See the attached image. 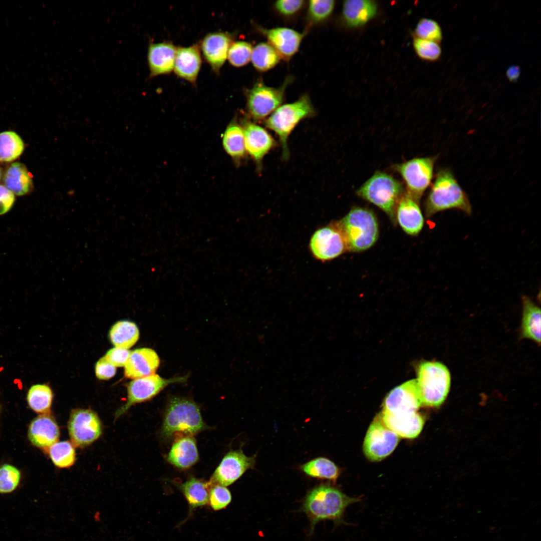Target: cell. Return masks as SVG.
Wrapping results in <instances>:
<instances>
[{"mask_svg":"<svg viewBox=\"0 0 541 541\" xmlns=\"http://www.w3.org/2000/svg\"><path fill=\"white\" fill-rule=\"evenodd\" d=\"M253 47L246 41L233 42L230 46L227 54L229 63L235 67H243L251 60Z\"/></svg>","mask_w":541,"mask_h":541,"instance_id":"38","label":"cell"},{"mask_svg":"<svg viewBox=\"0 0 541 541\" xmlns=\"http://www.w3.org/2000/svg\"><path fill=\"white\" fill-rule=\"evenodd\" d=\"M53 399V391L50 387L45 384L32 385L27 395V400L30 408L35 412L42 414L49 413Z\"/></svg>","mask_w":541,"mask_h":541,"instance_id":"33","label":"cell"},{"mask_svg":"<svg viewBox=\"0 0 541 541\" xmlns=\"http://www.w3.org/2000/svg\"><path fill=\"white\" fill-rule=\"evenodd\" d=\"M207 428L195 402L181 397L169 400L160 432L163 439L168 440L178 433L193 435Z\"/></svg>","mask_w":541,"mask_h":541,"instance_id":"3","label":"cell"},{"mask_svg":"<svg viewBox=\"0 0 541 541\" xmlns=\"http://www.w3.org/2000/svg\"><path fill=\"white\" fill-rule=\"evenodd\" d=\"M301 470L307 476L322 479H327L336 483L341 473L340 468L332 460L318 457L302 464Z\"/></svg>","mask_w":541,"mask_h":541,"instance_id":"30","label":"cell"},{"mask_svg":"<svg viewBox=\"0 0 541 541\" xmlns=\"http://www.w3.org/2000/svg\"><path fill=\"white\" fill-rule=\"evenodd\" d=\"M403 191L399 181L388 173L378 171L358 189L357 194L381 209L394 220L396 208Z\"/></svg>","mask_w":541,"mask_h":541,"instance_id":"7","label":"cell"},{"mask_svg":"<svg viewBox=\"0 0 541 541\" xmlns=\"http://www.w3.org/2000/svg\"><path fill=\"white\" fill-rule=\"evenodd\" d=\"M223 145L225 151L236 159L244 157L245 147L243 130L236 123L230 124L225 131Z\"/></svg>","mask_w":541,"mask_h":541,"instance_id":"34","label":"cell"},{"mask_svg":"<svg viewBox=\"0 0 541 541\" xmlns=\"http://www.w3.org/2000/svg\"><path fill=\"white\" fill-rule=\"evenodd\" d=\"M15 200L14 194L5 186L0 185V215L11 209Z\"/></svg>","mask_w":541,"mask_h":541,"instance_id":"46","label":"cell"},{"mask_svg":"<svg viewBox=\"0 0 541 541\" xmlns=\"http://www.w3.org/2000/svg\"><path fill=\"white\" fill-rule=\"evenodd\" d=\"M282 60L276 50L267 42H261L253 47L250 61L258 72H265L275 68Z\"/></svg>","mask_w":541,"mask_h":541,"instance_id":"32","label":"cell"},{"mask_svg":"<svg viewBox=\"0 0 541 541\" xmlns=\"http://www.w3.org/2000/svg\"><path fill=\"white\" fill-rule=\"evenodd\" d=\"M336 224L344 236L347 250L351 251L359 252L369 248L378 237L376 217L366 208H352Z\"/></svg>","mask_w":541,"mask_h":541,"instance_id":"5","label":"cell"},{"mask_svg":"<svg viewBox=\"0 0 541 541\" xmlns=\"http://www.w3.org/2000/svg\"><path fill=\"white\" fill-rule=\"evenodd\" d=\"M177 486L187 500L189 510H192L208 503L210 487L208 481L191 476Z\"/></svg>","mask_w":541,"mask_h":541,"instance_id":"28","label":"cell"},{"mask_svg":"<svg viewBox=\"0 0 541 541\" xmlns=\"http://www.w3.org/2000/svg\"><path fill=\"white\" fill-rule=\"evenodd\" d=\"M335 6L333 0H312L308 2L306 18L309 26L326 22L332 15Z\"/></svg>","mask_w":541,"mask_h":541,"instance_id":"37","label":"cell"},{"mask_svg":"<svg viewBox=\"0 0 541 541\" xmlns=\"http://www.w3.org/2000/svg\"><path fill=\"white\" fill-rule=\"evenodd\" d=\"M435 161L434 157H419L394 166L405 181L407 193L416 201L431 183Z\"/></svg>","mask_w":541,"mask_h":541,"instance_id":"11","label":"cell"},{"mask_svg":"<svg viewBox=\"0 0 541 541\" xmlns=\"http://www.w3.org/2000/svg\"><path fill=\"white\" fill-rule=\"evenodd\" d=\"M378 6L371 0H348L343 3L342 18L349 27H361L371 20L376 15Z\"/></svg>","mask_w":541,"mask_h":541,"instance_id":"24","label":"cell"},{"mask_svg":"<svg viewBox=\"0 0 541 541\" xmlns=\"http://www.w3.org/2000/svg\"><path fill=\"white\" fill-rule=\"evenodd\" d=\"M380 413L385 425L402 438L412 439L417 437L425 422L424 417L417 412L396 415L382 410Z\"/></svg>","mask_w":541,"mask_h":541,"instance_id":"22","label":"cell"},{"mask_svg":"<svg viewBox=\"0 0 541 541\" xmlns=\"http://www.w3.org/2000/svg\"><path fill=\"white\" fill-rule=\"evenodd\" d=\"M177 49L169 43H151L147 60L151 77L170 73L174 68Z\"/></svg>","mask_w":541,"mask_h":541,"instance_id":"23","label":"cell"},{"mask_svg":"<svg viewBox=\"0 0 541 541\" xmlns=\"http://www.w3.org/2000/svg\"><path fill=\"white\" fill-rule=\"evenodd\" d=\"M201 65L200 51L197 45L177 49L173 69L178 76L194 83L197 79Z\"/></svg>","mask_w":541,"mask_h":541,"instance_id":"26","label":"cell"},{"mask_svg":"<svg viewBox=\"0 0 541 541\" xmlns=\"http://www.w3.org/2000/svg\"><path fill=\"white\" fill-rule=\"evenodd\" d=\"M422 406L416 379L407 381L392 389L383 403L382 411L402 415L417 412Z\"/></svg>","mask_w":541,"mask_h":541,"instance_id":"15","label":"cell"},{"mask_svg":"<svg viewBox=\"0 0 541 541\" xmlns=\"http://www.w3.org/2000/svg\"><path fill=\"white\" fill-rule=\"evenodd\" d=\"M292 79L287 78L281 86H268L258 80L246 92L247 109L254 121L266 119L282 105L285 92Z\"/></svg>","mask_w":541,"mask_h":541,"instance_id":"8","label":"cell"},{"mask_svg":"<svg viewBox=\"0 0 541 541\" xmlns=\"http://www.w3.org/2000/svg\"><path fill=\"white\" fill-rule=\"evenodd\" d=\"M187 378V376L165 379L154 374L133 379L127 385L126 403L115 413V420L125 414L133 405L150 400L169 385L184 382Z\"/></svg>","mask_w":541,"mask_h":541,"instance_id":"9","label":"cell"},{"mask_svg":"<svg viewBox=\"0 0 541 541\" xmlns=\"http://www.w3.org/2000/svg\"><path fill=\"white\" fill-rule=\"evenodd\" d=\"M521 73L520 67L517 65H511L506 70L505 75L508 80L515 83L518 80Z\"/></svg>","mask_w":541,"mask_h":541,"instance_id":"47","label":"cell"},{"mask_svg":"<svg viewBox=\"0 0 541 541\" xmlns=\"http://www.w3.org/2000/svg\"><path fill=\"white\" fill-rule=\"evenodd\" d=\"M521 334L538 345L540 343V309L530 298H522Z\"/></svg>","mask_w":541,"mask_h":541,"instance_id":"27","label":"cell"},{"mask_svg":"<svg viewBox=\"0 0 541 541\" xmlns=\"http://www.w3.org/2000/svg\"><path fill=\"white\" fill-rule=\"evenodd\" d=\"M109 337L115 347L128 349L138 340L139 331L135 323L128 321H121L112 326Z\"/></svg>","mask_w":541,"mask_h":541,"instance_id":"31","label":"cell"},{"mask_svg":"<svg viewBox=\"0 0 541 541\" xmlns=\"http://www.w3.org/2000/svg\"><path fill=\"white\" fill-rule=\"evenodd\" d=\"M1 407H0V412H1Z\"/></svg>","mask_w":541,"mask_h":541,"instance_id":"49","label":"cell"},{"mask_svg":"<svg viewBox=\"0 0 541 541\" xmlns=\"http://www.w3.org/2000/svg\"><path fill=\"white\" fill-rule=\"evenodd\" d=\"M4 181L7 188L19 196L28 193L33 187V181L26 167L19 162L13 163L8 168Z\"/></svg>","mask_w":541,"mask_h":541,"instance_id":"29","label":"cell"},{"mask_svg":"<svg viewBox=\"0 0 541 541\" xmlns=\"http://www.w3.org/2000/svg\"><path fill=\"white\" fill-rule=\"evenodd\" d=\"M360 500L331 485L320 484L312 488L306 494L301 507L310 521L309 534H312L315 525L321 521L331 520L336 524L344 523L346 508Z\"/></svg>","mask_w":541,"mask_h":541,"instance_id":"1","label":"cell"},{"mask_svg":"<svg viewBox=\"0 0 541 541\" xmlns=\"http://www.w3.org/2000/svg\"><path fill=\"white\" fill-rule=\"evenodd\" d=\"M24 144L21 138L13 131L0 133V161L11 162L23 153Z\"/></svg>","mask_w":541,"mask_h":541,"instance_id":"36","label":"cell"},{"mask_svg":"<svg viewBox=\"0 0 541 541\" xmlns=\"http://www.w3.org/2000/svg\"><path fill=\"white\" fill-rule=\"evenodd\" d=\"M425 207L427 217L450 209H459L468 215L472 212L467 195L448 169H442L437 174Z\"/></svg>","mask_w":541,"mask_h":541,"instance_id":"2","label":"cell"},{"mask_svg":"<svg viewBox=\"0 0 541 541\" xmlns=\"http://www.w3.org/2000/svg\"><path fill=\"white\" fill-rule=\"evenodd\" d=\"M21 473L15 467L10 464H4L0 467V493H7L13 491L18 486Z\"/></svg>","mask_w":541,"mask_h":541,"instance_id":"41","label":"cell"},{"mask_svg":"<svg viewBox=\"0 0 541 541\" xmlns=\"http://www.w3.org/2000/svg\"><path fill=\"white\" fill-rule=\"evenodd\" d=\"M309 247L313 256L323 261L334 259L347 250L344 236L336 223L317 230Z\"/></svg>","mask_w":541,"mask_h":541,"instance_id":"14","label":"cell"},{"mask_svg":"<svg viewBox=\"0 0 541 541\" xmlns=\"http://www.w3.org/2000/svg\"><path fill=\"white\" fill-rule=\"evenodd\" d=\"M400 439L398 435L385 425L379 413L373 419L366 432L363 445V452L371 461H381L394 450Z\"/></svg>","mask_w":541,"mask_h":541,"instance_id":"12","label":"cell"},{"mask_svg":"<svg viewBox=\"0 0 541 541\" xmlns=\"http://www.w3.org/2000/svg\"><path fill=\"white\" fill-rule=\"evenodd\" d=\"M305 5L303 0H279L275 2L274 7L281 16L289 18L296 16Z\"/></svg>","mask_w":541,"mask_h":541,"instance_id":"43","label":"cell"},{"mask_svg":"<svg viewBox=\"0 0 541 541\" xmlns=\"http://www.w3.org/2000/svg\"><path fill=\"white\" fill-rule=\"evenodd\" d=\"M256 28L285 61L290 60L298 52L306 35V32L301 33L287 27L267 29L256 25Z\"/></svg>","mask_w":541,"mask_h":541,"instance_id":"16","label":"cell"},{"mask_svg":"<svg viewBox=\"0 0 541 541\" xmlns=\"http://www.w3.org/2000/svg\"><path fill=\"white\" fill-rule=\"evenodd\" d=\"M75 445L71 441H57L48 448L49 456L53 464L60 468L72 466L76 460Z\"/></svg>","mask_w":541,"mask_h":541,"instance_id":"35","label":"cell"},{"mask_svg":"<svg viewBox=\"0 0 541 541\" xmlns=\"http://www.w3.org/2000/svg\"><path fill=\"white\" fill-rule=\"evenodd\" d=\"M397 221L407 234L415 235L424 225V218L417 201L407 192L399 201L396 208Z\"/></svg>","mask_w":541,"mask_h":541,"instance_id":"21","label":"cell"},{"mask_svg":"<svg viewBox=\"0 0 541 541\" xmlns=\"http://www.w3.org/2000/svg\"><path fill=\"white\" fill-rule=\"evenodd\" d=\"M116 372V367L112 364L105 356L100 358L96 364V376L100 380H109L115 375Z\"/></svg>","mask_w":541,"mask_h":541,"instance_id":"44","label":"cell"},{"mask_svg":"<svg viewBox=\"0 0 541 541\" xmlns=\"http://www.w3.org/2000/svg\"><path fill=\"white\" fill-rule=\"evenodd\" d=\"M60 428L54 418L48 413L42 414L31 423L28 437L35 446L47 449L58 441Z\"/></svg>","mask_w":541,"mask_h":541,"instance_id":"19","label":"cell"},{"mask_svg":"<svg viewBox=\"0 0 541 541\" xmlns=\"http://www.w3.org/2000/svg\"><path fill=\"white\" fill-rule=\"evenodd\" d=\"M160 364L157 353L148 348H139L130 352L124 366L126 378L135 379L154 374Z\"/></svg>","mask_w":541,"mask_h":541,"instance_id":"18","label":"cell"},{"mask_svg":"<svg viewBox=\"0 0 541 541\" xmlns=\"http://www.w3.org/2000/svg\"><path fill=\"white\" fill-rule=\"evenodd\" d=\"M416 38L440 43L443 39L441 28L435 20L422 18L417 24L414 30Z\"/></svg>","mask_w":541,"mask_h":541,"instance_id":"39","label":"cell"},{"mask_svg":"<svg viewBox=\"0 0 541 541\" xmlns=\"http://www.w3.org/2000/svg\"><path fill=\"white\" fill-rule=\"evenodd\" d=\"M316 110L309 95H302L296 101L281 105L264 121L265 126L274 131L280 142L283 157H289L288 140L291 133L303 120L315 115Z\"/></svg>","mask_w":541,"mask_h":541,"instance_id":"4","label":"cell"},{"mask_svg":"<svg viewBox=\"0 0 541 541\" xmlns=\"http://www.w3.org/2000/svg\"><path fill=\"white\" fill-rule=\"evenodd\" d=\"M413 46L417 56L423 60L435 62L441 56V48L439 43L415 37L413 39Z\"/></svg>","mask_w":541,"mask_h":541,"instance_id":"40","label":"cell"},{"mask_svg":"<svg viewBox=\"0 0 541 541\" xmlns=\"http://www.w3.org/2000/svg\"><path fill=\"white\" fill-rule=\"evenodd\" d=\"M231 43L230 36L222 32L210 33L202 40L201 50L203 56L215 72H219L226 60Z\"/></svg>","mask_w":541,"mask_h":541,"instance_id":"20","label":"cell"},{"mask_svg":"<svg viewBox=\"0 0 541 541\" xmlns=\"http://www.w3.org/2000/svg\"><path fill=\"white\" fill-rule=\"evenodd\" d=\"M232 496L229 489L221 485L210 486L208 503L214 510L225 508L231 502Z\"/></svg>","mask_w":541,"mask_h":541,"instance_id":"42","label":"cell"},{"mask_svg":"<svg viewBox=\"0 0 541 541\" xmlns=\"http://www.w3.org/2000/svg\"><path fill=\"white\" fill-rule=\"evenodd\" d=\"M196 442L193 435L179 437L173 443L167 456V460L180 469L192 467L198 460Z\"/></svg>","mask_w":541,"mask_h":541,"instance_id":"25","label":"cell"},{"mask_svg":"<svg viewBox=\"0 0 541 541\" xmlns=\"http://www.w3.org/2000/svg\"><path fill=\"white\" fill-rule=\"evenodd\" d=\"M2 175V170H1V168H0V179L1 178Z\"/></svg>","mask_w":541,"mask_h":541,"instance_id":"48","label":"cell"},{"mask_svg":"<svg viewBox=\"0 0 541 541\" xmlns=\"http://www.w3.org/2000/svg\"><path fill=\"white\" fill-rule=\"evenodd\" d=\"M130 354L128 349L115 347L109 350L105 356L116 367H123L126 364Z\"/></svg>","mask_w":541,"mask_h":541,"instance_id":"45","label":"cell"},{"mask_svg":"<svg viewBox=\"0 0 541 541\" xmlns=\"http://www.w3.org/2000/svg\"><path fill=\"white\" fill-rule=\"evenodd\" d=\"M68 430L75 446L83 448L91 445L101 436L103 426L98 414L91 409L76 408L70 412Z\"/></svg>","mask_w":541,"mask_h":541,"instance_id":"10","label":"cell"},{"mask_svg":"<svg viewBox=\"0 0 541 541\" xmlns=\"http://www.w3.org/2000/svg\"><path fill=\"white\" fill-rule=\"evenodd\" d=\"M256 457V454L246 456L241 448L229 451L211 476L208 481L210 486L221 485L226 487L232 484L247 470L254 468Z\"/></svg>","mask_w":541,"mask_h":541,"instance_id":"13","label":"cell"},{"mask_svg":"<svg viewBox=\"0 0 541 541\" xmlns=\"http://www.w3.org/2000/svg\"><path fill=\"white\" fill-rule=\"evenodd\" d=\"M243 133L245 150L260 170L263 158L275 146V140L266 129L251 121L245 123Z\"/></svg>","mask_w":541,"mask_h":541,"instance_id":"17","label":"cell"},{"mask_svg":"<svg viewBox=\"0 0 541 541\" xmlns=\"http://www.w3.org/2000/svg\"><path fill=\"white\" fill-rule=\"evenodd\" d=\"M422 406L437 408L445 400L451 386V375L444 364L424 361L419 364L416 379Z\"/></svg>","mask_w":541,"mask_h":541,"instance_id":"6","label":"cell"}]
</instances>
